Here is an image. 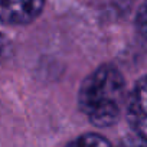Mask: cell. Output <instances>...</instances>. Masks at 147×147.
Instances as JSON below:
<instances>
[{
    "instance_id": "obj_1",
    "label": "cell",
    "mask_w": 147,
    "mask_h": 147,
    "mask_svg": "<svg viewBox=\"0 0 147 147\" xmlns=\"http://www.w3.org/2000/svg\"><path fill=\"white\" fill-rule=\"evenodd\" d=\"M125 102V80L113 63H104L94 69L80 87V110L95 127L114 125L120 120Z\"/></svg>"
},
{
    "instance_id": "obj_2",
    "label": "cell",
    "mask_w": 147,
    "mask_h": 147,
    "mask_svg": "<svg viewBox=\"0 0 147 147\" xmlns=\"http://www.w3.org/2000/svg\"><path fill=\"white\" fill-rule=\"evenodd\" d=\"M125 113L130 127L147 143V75L141 77L128 94Z\"/></svg>"
},
{
    "instance_id": "obj_3",
    "label": "cell",
    "mask_w": 147,
    "mask_h": 147,
    "mask_svg": "<svg viewBox=\"0 0 147 147\" xmlns=\"http://www.w3.org/2000/svg\"><path fill=\"white\" fill-rule=\"evenodd\" d=\"M45 0H0V25L23 26L39 18Z\"/></svg>"
},
{
    "instance_id": "obj_4",
    "label": "cell",
    "mask_w": 147,
    "mask_h": 147,
    "mask_svg": "<svg viewBox=\"0 0 147 147\" xmlns=\"http://www.w3.org/2000/svg\"><path fill=\"white\" fill-rule=\"evenodd\" d=\"M66 147H113L111 143L101 134L95 133H85L80 137L74 138L66 144Z\"/></svg>"
},
{
    "instance_id": "obj_5",
    "label": "cell",
    "mask_w": 147,
    "mask_h": 147,
    "mask_svg": "<svg viewBox=\"0 0 147 147\" xmlns=\"http://www.w3.org/2000/svg\"><path fill=\"white\" fill-rule=\"evenodd\" d=\"M136 28L140 36L147 42V0L141 5L136 16Z\"/></svg>"
},
{
    "instance_id": "obj_6",
    "label": "cell",
    "mask_w": 147,
    "mask_h": 147,
    "mask_svg": "<svg viewBox=\"0 0 147 147\" xmlns=\"http://www.w3.org/2000/svg\"><path fill=\"white\" fill-rule=\"evenodd\" d=\"M3 51H5V38H3L2 33H0V56L3 55Z\"/></svg>"
},
{
    "instance_id": "obj_7",
    "label": "cell",
    "mask_w": 147,
    "mask_h": 147,
    "mask_svg": "<svg viewBox=\"0 0 147 147\" xmlns=\"http://www.w3.org/2000/svg\"><path fill=\"white\" fill-rule=\"evenodd\" d=\"M124 147H147V143H141V144H131V146H124Z\"/></svg>"
}]
</instances>
